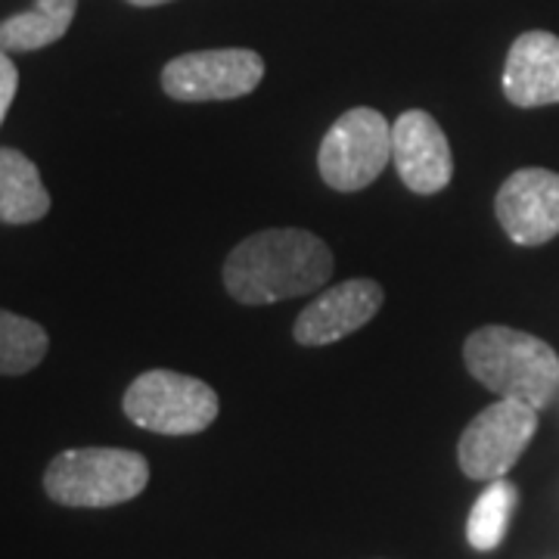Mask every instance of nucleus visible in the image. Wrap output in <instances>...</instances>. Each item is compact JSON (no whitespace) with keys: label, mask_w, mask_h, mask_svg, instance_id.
I'll return each mask as SVG.
<instances>
[{"label":"nucleus","mask_w":559,"mask_h":559,"mask_svg":"<svg viewBox=\"0 0 559 559\" xmlns=\"http://www.w3.org/2000/svg\"><path fill=\"white\" fill-rule=\"evenodd\" d=\"M333 277V252L301 227L259 230L227 255L224 286L242 305H271L308 296Z\"/></svg>","instance_id":"f257e3e1"},{"label":"nucleus","mask_w":559,"mask_h":559,"mask_svg":"<svg viewBox=\"0 0 559 559\" xmlns=\"http://www.w3.org/2000/svg\"><path fill=\"white\" fill-rule=\"evenodd\" d=\"M463 364L469 377L498 399L544 411L559 389V355L538 336L513 326H481L466 336Z\"/></svg>","instance_id":"f03ea898"},{"label":"nucleus","mask_w":559,"mask_h":559,"mask_svg":"<svg viewBox=\"0 0 559 559\" xmlns=\"http://www.w3.org/2000/svg\"><path fill=\"white\" fill-rule=\"evenodd\" d=\"M150 485V463L124 448H72L44 469L47 498L62 507L103 510L128 503Z\"/></svg>","instance_id":"7ed1b4c3"},{"label":"nucleus","mask_w":559,"mask_h":559,"mask_svg":"<svg viewBox=\"0 0 559 559\" xmlns=\"http://www.w3.org/2000/svg\"><path fill=\"white\" fill-rule=\"evenodd\" d=\"M124 414L156 436H197L218 419V392L178 370H146L128 385Z\"/></svg>","instance_id":"20e7f679"},{"label":"nucleus","mask_w":559,"mask_h":559,"mask_svg":"<svg viewBox=\"0 0 559 559\" xmlns=\"http://www.w3.org/2000/svg\"><path fill=\"white\" fill-rule=\"evenodd\" d=\"M389 162H392V124L370 106L342 112L320 140V178L340 193H358L370 187L385 171Z\"/></svg>","instance_id":"39448f33"},{"label":"nucleus","mask_w":559,"mask_h":559,"mask_svg":"<svg viewBox=\"0 0 559 559\" xmlns=\"http://www.w3.org/2000/svg\"><path fill=\"white\" fill-rule=\"evenodd\" d=\"M538 432V411L522 401L498 399L473 419L457 441L463 476L476 481L503 479Z\"/></svg>","instance_id":"423d86ee"},{"label":"nucleus","mask_w":559,"mask_h":559,"mask_svg":"<svg viewBox=\"0 0 559 559\" xmlns=\"http://www.w3.org/2000/svg\"><path fill=\"white\" fill-rule=\"evenodd\" d=\"M264 79V60L255 50H197L165 62L162 91L178 103L237 100L252 94Z\"/></svg>","instance_id":"0eeeda50"},{"label":"nucleus","mask_w":559,"mask_h":559,"mask_svg":"<svg viewBox=\"0 0 559 559\" xmlns=\"http://www.w3.org/2000/svg\"><path fill=\"white\" fill-rule=\"evenodd\" d=\"M500 227L516 246H544L559 237V175L520 168L500 183L495 200Z\"/></svg>","instance_id":"6e6552de"},{"label":"nucleus","mask_w":559,"mask_h":559,"mask_svg":"<svg viewBox=\"0 0 559 559\" xmlns=\"http://www.w3.org/2000/svg\"><path fill=\"white\" fill-rule=\"evenodd\" d=\"M392 165L401 183L419 197L441 193L454 178V156L441 124L423 109L401 112L392 124Z\"/></svg>","instance_id":"1a4fd4ad"},{"label":"nucleus","mask_w":559,"mask_h":559,"mask_svg":"<svg viewBox=\"0 0 559 559\" xmlns=\"http://www.w3.org/2000/svg\"><path fill=\"white\" fill-rule=\"evenodd\" d=\"M382 301L385 296H382V286L377 280L358 277L336 283L301 308L296 326H293V340L299 345H311V348L333 345L377 318Z\"/></svg>","instance_id":"9d476101"},{"label":"nucleus","mask_w":559,"mask_h":559,"mask_svg":"<svg viewBox=\"0 0 559 559\" xmlns=\"http://www.w3.org/2000/svg\"><path fill=\"white\" fill-rule=\"evenodd\" d=\"M503 94L520 109L559 103V38L550 32H525L513 40L503 66Z\"/></svg>","instance_id":"9b49d317"},{"label":"nucleus","mask_w":559,"mask_h":559,"mask_svg":"<svg viewBox=\"0 0 559 559\" xmlns=\"http://www.w3.org/2000/svg\"><path fill=\"white\" fill-rule=\"evenodd\" d=\"M50 212V193L35 162L13 146H0V221L35 224Z\"/></svg>","instance_id":"f8f14e48"},{"label":"nucleus","mask_w":559,"mask_h":559,"mask_svg":"<svg viewBox=\"0 0 559 559\" xmlns=\"http://www.w3.org/2000/svg\"><path fill=\"white\" fill-rule=\"evenodd\" d=\"M75 20V0H35L32 10L0 22V50L28 53L50 47L69 32Z\"/></svg>","instance_id":"ddd939ff"},{"label":"nucleus","mask_w":559,"mask_h":559,"mask_svg":"<svg viewBox=\"0 0 559 559\" xmlns=\"http://www.w3.org/2000/svg\"><path fill=\"white\" fill-rule=\"evenodd\" d=\"M516 503H520V491H516L513 481H491L481 491V498L473 503V510H469V522H466V538H469V544L476 550H481V554L500 547L503 538H507V528H510Z\"/></svg>","instance_id":"4468645a"},{"label":"nucleus","mask_w":559,"mask_h":559,"mask_svg":"<svg viewBox=\"0 0 559 559\" xmlns=\"http://www.w3.org/2000/svg\"><path fill=\"white\" fill-rule=\"evenodd\" d=\"M50 348V336L38 320L0 308V377H22L38 367Z\"/></svg>","instance_id":"2eb2a0df"},{"label":"nucleus","mask_w":559,"mask_h":559,"mask_svg":"<svg viewBox=\"0 0 559 559\" xmlns=\"http://www.w3.org/2000/svg\"><path fill=\"white\" fill-rule=\"evenodd\" d=\"M16 87H20V72H16L13 60L0 50V124L7 119L10 103L16 97Z\"/></svg>","instance_id":"dca6fc26"},{"label":"nucleus","mask_w":559,"mask_h":559,"mask_svg":"<svg viewBox=\"0 0 559 559\" xmlns=\"http://www.w3.org/2000/svg\"><path fill=\"white\" fill-rule=\"evenodd\" d=\"M134 7H162V3H171V0H128Z\"/></svg>","instance_id":"f3484780"}]
</instances>
